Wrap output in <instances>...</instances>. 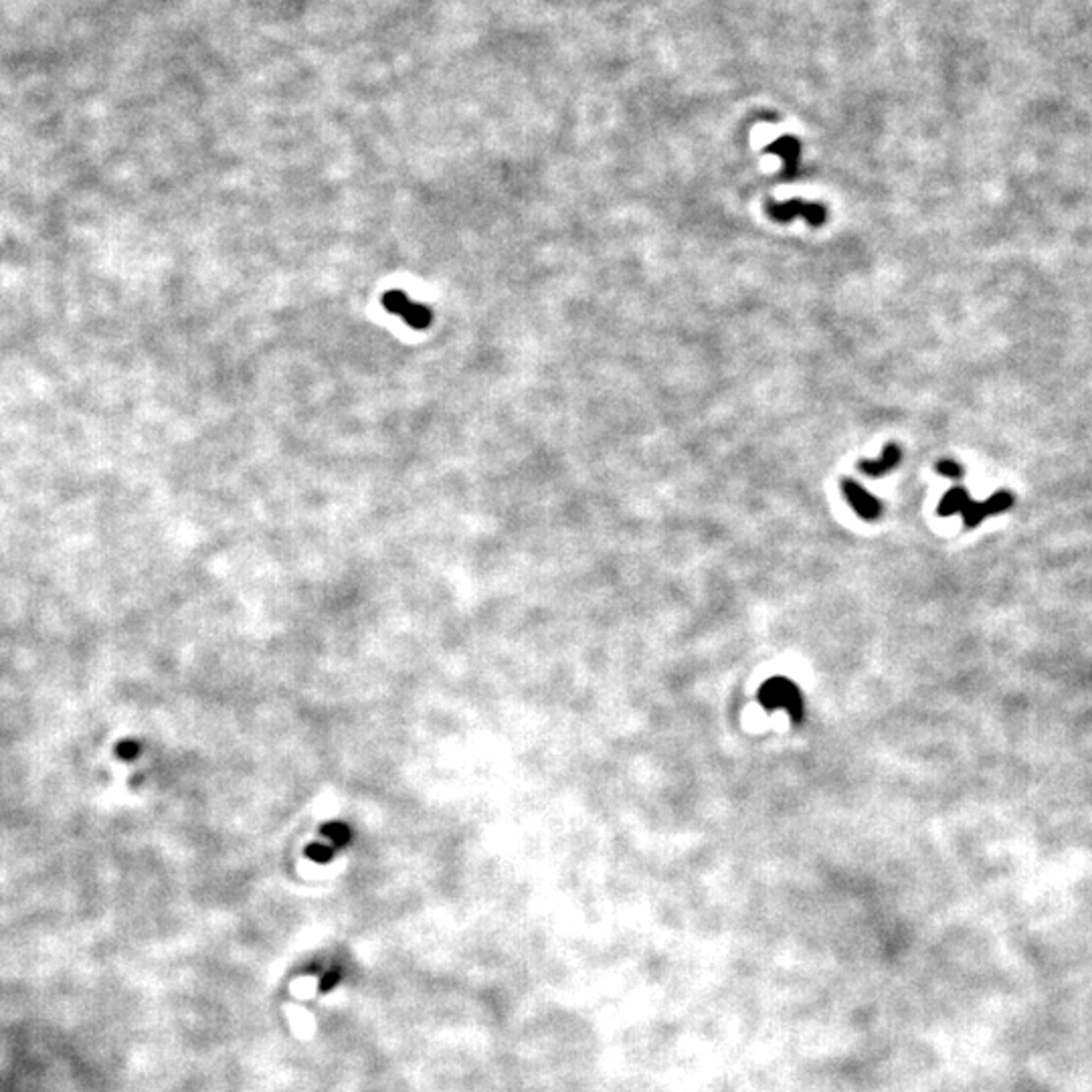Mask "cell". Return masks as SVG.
Segmentation results:
<instances>
[{
  "label": "cell",
  "mask_w": 1092,
  "mask_h": 1092,
  "mask_svg": "<svg viewBox=\"0 0 1092 1092\" xmlns=\"http://www.w3.org/2000/svg\"><path fill=\"white\" fill-rule=\"evenodd\" d=\"M403 318L407 320V322L411 324L413 328H425L429 324V320H431V312L425 306H421V303H413L411 302V306H409L407 310H405Z\"/></svg>",
  "instance_id": "8"
},
{
  "label": "cell",
  "mask_w": 1092,
  "mask_h": 1092,
  "mask_svg": "<svg viewBox=\"0 0 1092 1092\" xmlns=\"http://www.w3.org/2000/svg\"><path fill=\"white\" fill-rule=\"evenodd\" d=\"M767 212H769L771 218L779 223H787L795 217H803L812 227H822L825 223V217H828V211L825 207L819 205V202H807L801 199L795 201H785V202H769L767 205Z\"/></svg>",
  "instance_id": "2"
},
{
  "label": "cell",
  "mask_w": 1092,
  "mask_h": 1092,
  "mask_svg": "<svg viewBox=\"0 0 1092 1092\" xmlns=\"http://www.w3.org/2000/svg\"><path fill=\"white\" fill-rule=\"evenodd\" d=\"M936 472L942 473V476H947V478H953V479H957V478L963 476V467L959 466L957 461H953V460H941L939 463H936Z\"/></svg>",
  "instance_id": "10"
},
{
  "label": "cell",
  "mask_w": 1092,
  "mask_h": 1092,
  "mask_svg": "<svg viewBox=\"0 0 1092 1092\" xmlns=\"http://www.w3.org/2000/svg\"><path fill=\"white\" fill-rule=\"evenodd\" d=\"M767 152H773L783 158V177L795 178L799 168V154H801V144L795 136H783L779 140L769 144Z\"/></svg>",
  "instance_id": "5"
},
{
  "label": "cell",
  "mask_w": 1092,
  "mask_h": 1092,
  "mask_svg": "<svg viewBox=\"0 0 1092 1092\" xmlns=\"http://www.w3.org/2000/svg\"><path fill=\"white\" fill-rule=\"evenodd\" d=\"M900 460H902V451H900V447L897 444H886L882 455L878 457V460L860 461V470L870 478H880L884 473L894 470Z\"/></svg>",
  "instance_id": "6"
},
{
  "label": "cell",
  "mask_w": 1092,
  "mask_h": 1092,
  "mask_svg": "<svg viewBox=\"0 0 1092 1092\" xmlns=\"http://www.w3.org/2000/svg\"><path fill=\"white\" fill-rule=\"evenodd\" d=\"M969 502H971V500H969L967 489L953 488V489H949V492L945 494V498L941 500L939 516H953V514L963 512V510H965L969 506Z\"/></svg>",
  "instance_id": "7"
},
{
  "label": "cell",
  "mask_w": 1092,
  "mask_h": 1092,
  "mask_svg": "<svg viewBox=\"0 0 1092 1092\" xmlns=\"http://www.w3.org/2000/svg\"><path fill=\"white\" fill-rule=\"evenodd\" d=\"M1011 504H1014V496H1011L1010 492H1004V489H1001V492H998L995 496L989 498L987 502H982V504L969 502L967 508L961 512L963 514V522H965L967 529H973V526H977L979 522H982L983 518H987V516L1008 510Z\"/></svg>",
  "instance_id": "4"
},
{
  "label": "cell",
  "mask_w": 1092,
  "mask_h": 1092,
  "mask_svg": "<svg viewBox=\"0 0 1092 1092\" xmlns=\"http://www.w3.org/2000/svg\"><path fill=\"white\" fill-rule=\"evenodd\" d=\"M841 492H844L846 500L852 508L856 510V514L864 520H876L880 518L882 514V502L878 498H874L872 494H868V489H864L860 484L854 482V479L846 478L841 482Z\"/></svg>",
  "instance_id": "3"
},
{
  "label": "cell",
  "mask_w": 1092,
  "mask_h": 1092,
  "mask_svg": "<svg viewBox=\"0 0 1092 1092\" xmlns=\"http://www.w3.org/2000/svg\"><path fill=\"white\" fill-rule=\"evenodd\" d=\"M382 302H385V308L388 312L399 314V316H403L405 310H407V308L411 306V300H409V297L405 296L403 291H391V294L385 296V300H382Z\"/></svg>",
  "instance_id": "9"
},
{
  "label": "cell",
  "mask_w": 1092,
  "mask_h": 1092,
  "mask_svg": "<svg viewBox=\"0 0 1092 1092\" xmlns=\"http://www.w3.org/2000/svg\"><path fill=\"white\" fill-rule=\"evenodd\" d=\"M759 700L761 704L765 706V710L773 712L777 708H783L787 710V715L791 716V721L799 724L803 721V715H806V708H803V698L801 692L791 680L787 678H771L767 680L763 686H761L759 692Z\"/></svg>",
  "instance_id": "1"
}]
</instances>
